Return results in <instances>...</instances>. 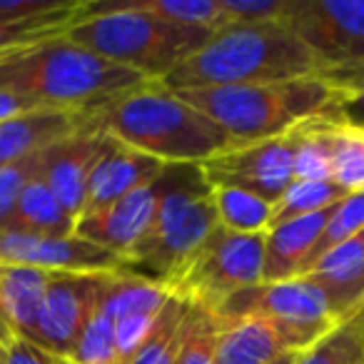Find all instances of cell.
I'll return each mask as SVG.
<instances>
[{
  "mask_svg": "<svg viewBox=\"0 0 364 364\" xmlns=\"http://www.w3.org/2000/svg\"><path fill=\"white\" fill-rule=\"evenodd\" d=\"M145 82L152 80L68 41V36L0 55V90L43 107L92 112Z\"/></svg>",
  "mask_w": 364,
  "mask_h": 364,
  "instance_id": "6da1fadb",
  "label": "cell"
},
{
  "mask_svg": "<svg viewBox=\"0 0 364 364\" xmlns=\"http://www.w3.org/2000/svg\"><path fill=\"white\" fill-rule=\"evenodd\" d=\"M90 120L107 137L165 165H203L235 145L223 127L160 80L105 102Z\"/></svg>",
  "mask_w": 364,
  "mask_h": 364,
  "instance_id": "7a4b0ae2",
  "label": "cell"
},
{
  "mask_svg": "<svg viewBox=\"0 0 364 364\" xmlns=\"http://www.w3.org/2000/svg\"><path fill=\"white\" fill-rule=\"evenodd\" d=\"M322 65L284 23L225 26L162 80L170 90L215 85H274L319 75Z\"/></svg>",
  "mask_w": 364,
  "mask_h": 364,
  "instance_id": "3957f363",
  "label": "cell"
},
{
  "mask_svg": "<svg viewBox=\"0 0 364 364\" xmlns=\"http://www.w3.org/2000/svg\"><path fill=\"white\" fill-rule=\"evenodd\" d=\"M68 41L145 75L147 80H165L180 63L200 50L215 33L203 28L177 26L157 18L140 6L125 3H90L77 26L65 33Z\"/></svg>",
  "mask_w": 364,
  "mask_h": 364,
  "instance_id": "277c9868",
  "label": "cell"
},
{
  "mask_svg": "<svg viewBox=\"0 0 364 364\" xmlns=\"http://www.w3.org/2000/svg\"><path fill=\"white\" fill-rule=\"evenodd\" d=\"M167 175L170 180L157 205L152 228L122 259V272L162 287L177 277V272L220 225L218 210L210 198L213 188L205 182L200 165H170Z\"/></svg>",
  "mask_w": 364,
  "mask_h": 364,
  "instance_id": "5b68a950",
  "label": "cell"
},
{
  "mask_svg": "<svg viewBox=\"0 0 364 364\" xmlns=\"http://www.w3.org/2000/svg\"><path fill=\"white\" fill-rule=\"evenodd\" d=\"M262 269L264 232L242 235L218 225L167 289L215 314L237 292L262 284Z\"/></svg>",
  "mask_w": 364,
  "mask_h": 364,
  "instance_id": "8992f818",
  "label": "cell"
},
{
  "mask_svg": "<svg viewBox=\"0 0 364 364\" xmlns=\"http://www.w3.org/2000/svg\"><path fill=\"white\" fill-rule=\"evenodd\" d=\"M242 314H259L277 324L289 352H302L322 339L337 324L324 292L307 277L262 282L230 297L215 317L230 319Z\"/></svg>",
  "mask_w": 364,
  "mask_h": 364,
  "instance_id": "52a82bcc",
  "label": "cell"
},
{
  "mask_svg": "<svg viewBox=\"0 0 364 364\" xmlns=\"http://www.w3.org/2000/svg\"><path fill=\"white\" fill-rule=\"evenodd\" d=\"M185 102L198 107L230 135L235 145L259 142L289 132L297 120L274 85H215L175 90Z\"/></svg>",
  "mask_w": 364,
  "mask_h": 364,
  "instance_id": "ba28073f",
  "label": "cell"
},
{
  "mask_svg": "<svg viewBox=\"0 0 364 364\" xmlns=\"http://www.w3.org/2000/svg\"><path fill=\"white\" fill-rule=\"evenodd\" d=\"M210 188H235L277 203L294 182V142L284 132L259 142L232 145L200 165Z\"/></svg>",
  "mask_w": 364,
  "mask_h": 364,
  "instance_id": "9c48e42d",
  "label": "cell"
},
{
  "mask_svg": "<svg viewBox=\"0 0 364 364\" xmlns=\"http://www.w3.org/2000/svg\"><path fill=\"white\" fill-rule=\"evenodd\" d=\"M284 26L322 70L364 60V0H294Z\"/></svg>",
  "mask_w": 364,
  "mask_h": 364,
  "instance_id": "30bf717a",
  "label": "cell"
},
{
  "mask_svg": "<svg viewBox=\"0 0 364 364\" xmlns=\"http://www.w3.org/2000/svg\"><path fill=\"white\" fill-rule=\"evenodd\" d=\"M115 272L105 274H75L55 272L48 284L36 334L31 342L58 357H70L85 324L100 307L105 287Z\"/></svg>",
  "mask_w": 364,
  "mask_h": 364,
  "instance_id": "8fae6325",
  "label": "cell"
},
{
  "mask_svg": "<svg viewBox=\"0 0 364 364\" xmlns=\"http://www.w3.org/2000/svg\"><path fill=\"white\" fill-rule=\"evenodd\" d=\"M0 262L36 267L43 272H75V274H105L122 272V259L87 240L46 237L26 230H0Z\"/></svg>",
  "mask_w": 364,
  "mask_h": 364,
  "instance_id": "7c38bea8",
  "label": "cell"
},
{
  "mask_svg": "<svg viewBox=\"0 0 364 364\" xmlns=\"http://www.w3.org/2000/svg\"><path fill=\"white\" fill-rule=\"evenodd\" d=\"M167 167L147 188L135 190V193L125 195L122 200L105 205L100 210L82 213L75 223L77 237L125 259L135 250V245L147 235V230L152 228L157 205H160L162 195L167 190V180H170Z\"/></svg>",
  "mask_w": 364,
  "mask_h": 364,
  "instance_id": "4fadbf2b",
  "label": "cell"
},
{
  "mask_svg": "<svg viewBox=\"0 0 364 364\" xmlns=\"http://www.w3.org/2000/svg\"><path fill=\"white\" fill-rule=\"evenodd\" d=\"M110 142L112 137H107L95 125H90L53 147L50 162H48L43 177H46L53 195L58 198V203L65 208V213L75 223L85 210L87 185H90L92 172L107 152Z\"/></svg>",
  "mask_w": 364,
  "mask_h": 364,
  "instance_id": "5bb4252c",
  "label": "cell"
},
{
  "mask_svg": "<svg viewBox=\"0 0 364 364\" xmlns=\"http://www.w3.org/2000/svg\"><path fill=\"white\" fill-rule=\"evenodd\" d=\"M90 125V112L63 107H38L11 117L0 122V165L60 145Z\"/></svg>",
  "mask_w": 364,
  "mask_h": 364,
  "instance_id": "9a60e30c",
  "label": "cell"
},
{
  "mask_svg": "<svg viewBox=\"0 0 364 364\" xmlns=\"http://www.w3.org/2000/svg\"><path fill=\"white\" fill-rule=\"evenodd\" d=\"M165 162L155 160V157L145 155V152L135 150V147H127L122 142L112 140L90 177L82 213L100 210L105 205L122 200L125 195L135 193V190L147 188L150 182H155L165 172Z\"/></svg>",
  "mask_w": 364,
  "mask_h": 364,
  "instance_id": "2e32d148",
  "label": "cell"
},
{
  "mask_svg": "<svg viewBox=\"0 0 364 364\" xmlns=\"http://www.w3.org/2000/svg\"><path fill=\"white\" fill-rule=\"evenodd\" d=\"M302 277L322 289L337 322L364 307V232L322 255Z\"/></svg>",
  "mask_w": 364,
  "mask_h": 364,
  "instance_id": "e0dca14e",
  "label": "cell"
},
{
  "mask_svg": "<svg viewBox=\"0 0 364 364\" xmlns=\"http://www.w3.org/2000/svg\"><path fill=\"white\" fill-rule=\"evenodd\" d=\"M334 208L307 215V218L289 220V223H282L264 232L262 282H284V279H294L304 272L309 255H312Z\"/></svg>",
  "mask_w": 364,
  "mask_h": 364,
  "instance_id": "ac0fdd59",
  "label": "cell"
},
{
  "mask_svg": "<svg viewBox=\"0 0 364 364\" xmlns=\"http://www.w3.org/2000/svg\"><path fill=\"white\" fill-rule=\"evenodd\" d=\"M53 274L55 272L0 262V327L8 334L33 339Z\"/></svg>",
  "mask_w": 364,
  "mask_h": 364,
  "instance_id": "d6986e66",
  "label": "cell"
},
{
  "mask_svg": "<svg viewBox=\"0 0 364 364\" xmlns=\"http://www.w3.org/2000/svg\"><path fill=\"white\" fill-rule=\"evenodd\" d=\"M287 352L277 324L267 317L242 314L220 319L218 364H269Z\"/></svg>",
  "mask_w": 364,
  "mask_h": 364,
  "instance_id": "ffe728a7",
  "label": "cell"
},
{
  "mask_svg": "<svg viewBox=\"0 0 364 364\" xmlns=\"http://www.w3.org/2000/svg\"><path fill=\"white\" fill-rule=\"evenodd\" d=\"M319 120L329 150V180L347 193L364 190V127L349 125L332 112H322Z\"/></svg>",
  "mask_w": 364,
  "mask_h": 364,
  "instance_id": "44dd1931",
  "label": "cell"
},
{
  "mask_svg": "<svg viewBox=\"0 0 364 364\" xmlns=\"http://www.w3.org/2000/svg\"><path fill=\"white\" fill-rule=\"evenodd\" d=\"M8 228L46 235V237H70L75 235V220L58 203L53 190L48 188L46 177H38L23 190Z\"/></svg>",
  "mask_w": 364,
  "mask_h": 364,
  "instance_id": "7402d4cb",
  "label": "cell"
},
{
  "mask_svg": "<svg viewBox=\"0 0 364 364\" xmlns=\"http://www.w3.org/2000/svg\"><path fill=\"white\" fill-rule=\"evenodd\" d=\"M190 307L193 304L188 299L170 294L152 332L147 334V339L140 344V349L132 354L127 364H177Z\"/></svg>",
  "mask_w": 364,
  "mask_h": 364,
  "instance_id": "603a6c76",
  "label": "cell"
},
{
  "mask_svg": "<svg viewBox=\"0 0 364 364\" xmlns=\"http://www.w3.org/2000/svg\"><path fill=\"white\" fill-rule=\"evenodd\" d=\"M85 13L87 0H68L65 6L48 13V16L11 23V26H0V55L18 50V48H28L36 46V43L65 36L73 26H77L85 18Z\"/></svg>",
  "mask_w": 364,
  "mask_h": 364,
  "instance_id": "cb8c5ba5",
  "label": "cell"
},
{
  "mask_svg": "<svg viewBox=\"0 0 364 364\" xmlns=\"http://www.w3.org/2000/svg\"><path fill=\"white\" fill-rule=\"evenodd\" d=\"M294 364H364V307L334 324L312 347L302 349Z\"/></svg>",
  "mask_w": 364,
  "mask_h": 364,
  "instance_id": "d4e9b609",
  "label": "cell"
},
{
  "mask_svg": "<svg viewBox=\"0 0 364 364\" xmlns=\"http://www.w3.org/2000/svg\"><path fill=\"white\" fill-rule=\"evenodd\" d=\"M347 190L339 188L337 182L332 180H294L284 195L272 205V218H269V228H277L282 223H289V220L297 218H307V215L322 213L327 208H334L339 205L344 198H347Z\"/></svg>",
  "mask_w": 364,
  "mask_h": 364,
  "instance_id": "484cf974",
  "label": "cell"
},
{
  "mask_svg": "<svg viewBox=\"0 0 364 364\" xmlns=\"http://www.w3.org/2000/svg\"><path fill=\"white\" fill-rule=\"evenodd\" d=\"M210 198H213L218 220L225 230L242 235L267 232L269 218H272V203L235 188H213Z\"/></svg>",
  "mask_w": 364,
  "mask_h": 364,
  "instance_id": "4316f807",
  "label": "cell"
},
{
  "mask_svg": "<svg viewBox=\"0 0 364 364\" xmlns=\"http://www.w3.org/2000/svg\"><path fill=\"white\" fill-rule=\"evenodd\" d=\"M359 232H364V190L349 193L347 198L332 210V215H329V220H327V225H324L322 235H319L317 245H314L312 255H309L304 272H309L322 255H327L329 250L339 247V245L347 242V240L357 237ZM302 274H299V277H302Z\"/></svg>",
  "mask_w": 364,
  "mask_h": 364,
  "instance_id": "83f0119b",
  "label": "cell"
},
{
  "mask_svg": "<svg viewBox=\"0 0 364 364\" xmlns=\"http://www.w3.org/2000/svg\"><path fill=\"white\" fill-rule=\"evenodd\" d=\"M50 155H53V147H48V150L36 152V155H28L21 157V160L8 162V165H0V230L8 228L23 190L33 180L46 175Z\"/></svg>",
  "mask_w": 364,
  "mask_h": 364,
  "instance_id": "f1b7e54d",
  "label": "cell"
},
{
  "mask_svg": "<svg viewBox=\"0 0 364 364\" xmlns=\"http://www.w3.org/2000/svg\"><path fill=\"white\" fill-rule=\"evenodd\" d=\"M140 6L157 18H165L177 26L203 28L218 33L225 28L220 0H140Z\"/></svg>",
  "mask_w": 364,
  "mask_h": 364,
  "instance_id": "f546056e",
  "label": "cell"
},
{
  "mask_svg": "<svg viewBox=\"0 0 364 364\" xmlns=\"http://www.w3.org/2000/svg\"><path fill=\"white\" fill-rule=\"evenodd\" d=\"M70 364H120L117 359V344H115V322L110 314L100 307L95 309V314L90 317V322L85 324L80 339L73 347Z\"/></svg>",
  "mask_w": 364,
  "mask_h": 364,
  "instance_id": "4dcf8cb0",
  "label": "cell"
},
{
  "mask_svg": "<svg viewBox=\"0 0 364 364\" xmlns=\"http://www.w3.org/2000/svg\"><path fill=\"white\" fill-rule=\"evenodd\" d=\"M218 332L220 319L208 309L193 304L177 364H218Z\"/></svg>",
  "mask_w": 364,
  "mask_h": 364,
  "instance_id": "1f68e13d",
  "label": "cell"
},
{
  "mask_svg": "<svg viewBox=\"0 0 364 364\" xmlns=\"http://www.w3.org/2000/svg\"><path fill=\"white\" fill-rule=\"evenodd\" d=\"M225 26H257L284 23L294 8V0H220Z\"/></svg>",
  "mask_w": 364,
  "mask_h": 364,
  "instance_id": "d6a6232c",
  "label": "cell"
},
{
  "mask_svg": "<svg viewBox=\"0 0 364 364\" xmlns=\"http://www.w3.org/2000/svg\"><path fill=\"white\" fill-rule=\"evenodd\" d=\"M0 364H70L65 357L48 352L31 339L11 334L0 342Z\"/></svg>",
  "mask_w": 364,
  "mask_h": 364,
  "instance_id": "836d02e7",
  "label": "cell"
},
{
  "mask_svg": "<svg viewBox=\"0 0 364 364\" xmlns=\"http://www.w3.org/2000/svg\"><path fill=\"white\" fill-rule=\"evenodd\" d=\"M65 3L68 0H0V26L48 16V13L63 8Z\"/></svg>",
  "mask_w": 364,
  "mask_h": 364,
  "instance_id": "e575fe53",
  "label": "cell"
},
{
  "mask_svg": "<svg viewBox=\"0 0 364 364\" xmlns=\"http://www.w3.org/2000/svg\"><path fill=\"white\" fill-rule=\"evenodd\" d=\"M319 75L332 85L337 95H354V92H364V60L349 63V65L327 68Z\"/></svg>",
  "mask_w": 364,
  "mask_h": 364,
  "instance_id": "d590c367",
  "label": "cell"
},
{
  "mask_svg": "<svg viewBox=\"0 0 364 364\" xmlns=\"http://www.w3.org/2000/svg\"><path fill=\"white\" fill-rule=\"evenodd\" d=\"M332 115L339 120L349 122V125L364 127V92H354V95H337L334 105L329 107Z\"/></svg>",
  "mask_w": 364,
  "mask_h": 364,
  "instance_id": "8d00e7d4",
  "label": "cell"
},
{
  "mask_svg": "<svg viewBox=\"0 0 364 364\" xmlns=\"http://www.w3.org/2000/svg\"><path fill=\"white\" fill-rule=\"evenodd\" d=\"M38 107H43L41 102L28 100V97H21V95H13V92H6V90H0V122H6V120H11V117L23 115V112L38 110Z\"/></svg>",
  "mask_w": 364,
  "mask_h": 364,
  "instance_id": "74e56055",
  "label": "cell"
},
{
  "mask_svg": "<svg viewBox=\"0 0 364 364\" xmlns=\"http://www.w3.org/2000/svg\"><path fill=\"white\" fill-rule=\"evenodd\" d=\"M297 354H299V352H287V354H282V357L274 359V362H269V364H294V359H297Z\"/></svg>",
  "mask_w": 364,
  "mask_h": 364,
  "instance_id": "f35d334b",
  "label": "cell"
},
{
  "mask_svg": "<svg viewBox=\"0 0 364 364\" xmlns=\"http://www.w3.org/2000/svg\"><path fill=\"white\" fill-rule=\"evenodd\" d=\"M6 337H11V334H8V332H6V329L0 327V342H3V339H6Z\"/></svg>",
  "mask_w": 364,
  "mask_h": 364,
  "instance_id": "ab89813d",
  "label": "cell"
}]
</instances>
